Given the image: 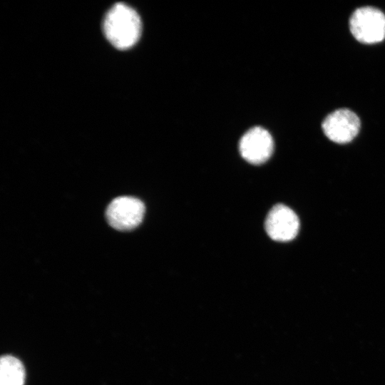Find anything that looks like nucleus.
Instances as JSON below:
<instances>
[{
    "instance_id": "nucleus-1",
    "label": "nucleus",
    "mask_w": 385,
    "mask_h": 385,
    "mask_svg": "<svg viewBox=\"0 0 385 385\" xmlns=\"http://www.w3.org/2000/svg\"><path fill=\"white\" fill-rule=\"evenodd\" d=\"M141 21L138 13L129 6L118 3L106 14L103 31L111 43L118 49L133 46L141 34Z\"/></svg>"
},
{
    "instance_id": "nucleus-2",
    "label": "nucleus",
    "mask_w": 385,
    "mask_h": 385,
    "mask_svg": "<svg viewBox=\"0 0 385 385\" xmlns=\"http://www.w3.org/2000/svg\"><path fill=\"white\" fill-rule=\"evenodd\" d=\"M349 28L353 36L361 43L381 42L385 38V15L374 7L359 8L349 19Z\"/></svg>"
},
{
    "instance_id": "nucleus-3",
    "label": "nucleus",
    "mask_w": 385,
    "mask_h": 385,
    "mask_svg": "<svg viewBox=\"0 0 385 385\" xmlns=\"http://www.w3.org/2000/svg\"><path fill=\"white\" fill-rule=\"evenodd\" d=\"M145 207L143 202L133 197L121 196L108 205L106 217L108 224L115 230L129 231L142 222Z\"/></svg>"
},
{
    "instance_id": "nucleus-4",
    "label": "nucleus",
    "mask_w": 385,
    "mask_h": 385,
    "mask_svg": "<svg viewBox=\"0 0 385 385\" xmlns=\"http://www.w3.org/2000/svg\"><path fill=\"white\" fill-rule=\"evenodd\" d=\"M267 235L273 240L288 242L293 240L299 229V220L289 207L278 204L268 212L265 222Z\"/></svg>"
},
{
    "instance_id": "nucleus-5",
    "label": "nucleus",
    "mask_w": 385,
    "mask_h": 385,
    "mask_svg": "<svg viewBox=\"0 0 385 385\" xmlns=\"http://www.w3.org/2000/svg\"><path fill=\"white\" fill-rule=\"evenodd\" d=\"M360 125V120L353 111L341 108L329 114L323 120L322 128L332 141L346 143L357 135Z\"/></svg>"
},
{
    "instance_id": "nucleus-6",
    "label": "nucleus",
    "mask_w": 385,
    "mask_h": 385,
    "mask_svg": "<svg viewBox=\"0 0 385 385\" xmlns=\"http://www.w3.org/2000/svg\"><path fill=\"white\" fill-rule=\"evenodd\" d=\"M239 149L245 160L259 165L267 161L272 155L274 141L267 130L261 127H255L242 137Z\"/></svg>"
},
{
    "instance_id": "nucleus-7",
    "label": "nucleus",
    "mask_w": 385,
    "mask_h": 385,
    "mask_svg": "<svg viewBox=\"0 0 385 385\" xmlns=\"http://www.w3.org/2000/svg\"><path fill=\"white\" fill-rule=\"evenodd\" d=\"M25 369L19 359L5 355L0 360V385H24Z\"/></svg>"
}]
</instances>
